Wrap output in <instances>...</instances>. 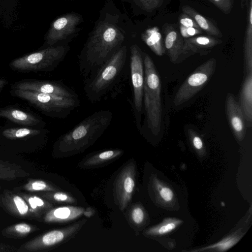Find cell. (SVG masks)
<instances>
[{
	"mask_svg": "<svg viewBox=\"0 0 252 252\" xmlns=\"http://www.w3.org/2000/svg\"><path fill=\"white\" fill-rule=\"evenodd\" d=\"M124 35L114 25L101 22L79 57V67L85 81L93 77L121 47Z\"/></svg>",
	"mask_w": 252,
	"mask_h": 252,
	"instance_id": "cell-1",
	"label": "cell"
},
{
	"mask_svg": "<svg viewBox=\"0 0 252 252\" xmlns=\"http://www.w3.org/2000/svg\"><path fill=\"white\" fill-rule=\"evenodd\" d=\"M113 118V113L109 110L94 112L61 136L55 144L54 152L61 157L83 152L103 134Z\"/></svg>",
	"mask_w": 252,
	"mask_h": 252,
	"instance_id": "cell-2",
	"label": "cell"
},
{
	"mask_svg": "<svg viewBox=\"0 0 252 252\" xmlns=\"http://www.w3.org/2000/svg\"><path fill=\"white\" fill-rule=\"evenodd\" d=\"M144 82L143 101L148 129L154 135L158 134L161 125V81L150 56L143 54Z\"/></svg>",
	"mask_w": 252,
	"mask_h": 252,
	"instance_id": "cell-3",
	"label": "cell"
},
{
	"mask_svg": "<svg viewBox=\"0 0 252 252\" xmlns=\"http://www.w3.org/2000/svg\"><path fill=\"white\" fill-rule=\"evenodd\" d=\"M127 49L121 47L92 78L85 80L84 92L92 103L100 101L116 83L126 65Z\"/></svg>",
	"mask_w": 252,
	"mask_h": 252,
	"instance_id": "cell-4",
	"label": "cell"
},
{
	"mask_svg": "<svg viewBox=\"0 0 252 252\" xmlns=\"http://www.w3.org/2000/svg\"><path fill=\"white\" fill-rule=\"evenodd\" d=\"M13 90L15 96L28 101L53 117L64 118L80 104L79 98L62 97L30 90Z\"/></svg>",
	"mask_w": 252,
	"mask_h": 252,
	"instance_id": "cell-5",
	"label": "cell"
},
{
	"mask_svg": "<svg viewBox=\"0 0 252 252\" xmlns=\"http://www.w3.org/2000/svg\"><path fill=\"white\" fill-rule=\"evenodd\" d=\"M68 50L67 46H48L13 60L9 66L19 71H51L64 59Z\"/></svg>",
	"mask_w": 252,
	"mask_h": 252,
	"instance_id": "cell-6",
	"label": "cell"
},
{
	"mask_svg": "<svg viewBox=\"0 0 252 252\" xmlns=\"http://www.w3.org/2000/svg\"><path fill=\"white\" fill-rule=\"evenodd\" d=\"M87 222L83 219L63 228L56 229L34 238L23 244L21 252H38L51 250L72 238Z\"/></svg>",
	"mask_w": 252,
	"mask_h": 252,
	"instance_id": "cell-7",
	"label": "cell"
},
{
	"mask_svg": "<svg viewBox=\"0 0 252 252\" xmlns=\"http://www.w3.org/2000/svg\"><path fill=\"white\" fill-rule=\"evenodd\" d=\"M216 63V59L211 58L196 68L178 89L173 99L174 104L180 105L197 94L214 73Z\"/></svg>",
	"mask_w": 252,
	"mask_h": 252,
	"instance_id": "cell-8",
	"label": "cell"
},
{
	"mask_svg": "<svg viewBox=\"0 0 252 252\" xmlns=\"http://www.w3.org/2000/svg\"><path fill=\"white\" fill-rule=\"evenodd\" d=\"M130 68L133 89V109L136 123L139 128L143 105L144 67L142 51L137 45L130 48Z\"/></svg>",
	"mask_w": 252,
	"mask_h": 252,
	"instance_id": "cell-9",
	"label": "cell"
},
{
	"mask_svg": "<svg viewBox=\"0 0 252 252\" xmlns=\"http://www.w3.org/2000/svg\"><path fill=\"white\" fill-rule=\"evenodd\" d=\"M135 166L130 161L124 166L114 183V199L123 211L130 202L135 185Z\"/></svg>",
	"mask_w": 252,
	"mask_h": 252,
	"instance_id": "cell-10",
	"label": "cell"
},
{
	"mask_svg": "<svg viewBox=\"0 0 252 252\" xmlns=\"http://www.w3.org/2000/svg\"><path fill=\"white\" fill-rule=\"evenodd\" d=\"M12 89L30 90L68 98H78L77 94L67 86L55 81L25 79L14 84Z\"/></svg>",
	"mask_w": 252,
	"mask_h": 252,
	"instance_id": "cell-11",
	"label": "cell"
},
{
	"mask_svg": "<svg viewBox=\"0 0 252 252\" xmlns=\"http://www.w3.org/2000/svg\"><path fill=\"white\" fill-rule=\"evenodd\" d=\"M80 20V16L75 14H67L56 19L46 37L47 47L53 46L73 33Z\"/></svg>",
	"mask_w": 252,
	"mask_h": 252,
	"instance_id": "cell-12",
	"label": "cell"
},
{
	"mask_svg": "<svg viewBox=\"0 0 252 252\" xmlns=\"http://www.w3.org/2000/svg\"><path fill=\"white\" fill-rule=\"evenodd\" d=\"M225 110L232 132L238 140L242 141L246 134V121L238 102L234 94L230 93L226 96Z\"/></svg>",
	"mask_w": 252,
	"mask_h": 252,
	"instance_id": "cell-13",
	"label": "cell"
},
{
	"mask_svg": "<svg viewBox=\"0 0 252 252\" xmlns=\"http://www.w3.org/2000/svg\"><path fill=\"white\" fill-rule=\"evenodd\" d=\"M0 206L15 217L22 219L32 218L27 202L18 193L4 190L0 195Z\"/></svg>",
	"mask_w": 252,
	"mask_h": 252,
	"instance_id": "cell-14",
	"label": "cell"
},
{
	"mask_svg": "<svg viewBox=\"0 0 252 252\" xmlns=\"http://www.w3.org/2000/svg\"><path fill=\"white\" fill-rule=\"evenodd\" d=\"M85 208L74 206L53 208L43 216V220L48 223H66L75 220L83 215Z\"/></svg>",
	"mask_w": 252,
	"mask_h": 252,
	"instance_id": "cell-15",
	"label": "cell"
},
{
	"mask_svg": "<svg viewBox=\"0 0 252 252\" xmlns=\"http://www.w3.org/2000/svg\"><path fill=\"white\" fill-rule=\"evenodd\" d=\"M243 112L247 127L252 125V72L245 75L238 102Z\"/></svg>",
	"mask_w": 252,
	"mask_h": 252,
	"instance_id": "cell-16",
	"label": "cell"
},
{
	"mask_svg": "<svg viewBox=\"0 0 252 252\" xmlns=\"http://www.w3.org/2000/svg\"><path fill=\"white\" fill-rule=\"evenodd\" d=\"M220 40L211 37L198 36L187 38L184 40L183 54L199 53L204 55L210 49L220 43Z\"/></svg>",
	"mask_w": 252,
	"mask_h": 252,
	"instance_id": "cell-17",
	"label": "cell"
},
{
	"mask_svg": "<svg viewBox=\"0 0 252 252\" xmlns=\"http://www.w3.org/2000/svg\"><path fill=\"white\" fill-rule=\"evenodd\" d=\"M0 117L6 118L21 126H34L41 123L38 117L12 107L0 108Z\"/></svg>",
	"mask_w": 252,
	"mask_h": 252,
	"instance_id": "cell-18",
	"label": "cell"
},
{
	"mask_svg": "<svg viewBox=\"0 0 252 252\" xmlns=\"http://www.w3.org/2000/svg\"><path fill=\"white\" fill-rule=\"evenodd\" d=\"M164 45L170 61L176 63L179 57L183 54L184 40L181 35L174 29H168L165 38Z\"/></svg>",
	"mask_w": 252,
	"mask_h": 252,
	"instance_id": "cell-19",
	"label": "cell"
},
{
	"mask_svg": "<svg viewBox=\"0 0 252 252\" xmlns=\"http://www.w3.org/2000/svg\"><path fill=\"white\" fill-rule=\"evenodd\" d=\"M124 153L121 149H111L97 152L82 161L81 166L92 168L100 166L119 158Z\"/></svg>",
	"mask_w": 252,
	"mask_h": 252,
	"instance_id": "cell-20",
	"label": "cell"
},
{
	"mask_svg": "<svg viewBox=\"0 0 252 252\" xmlns=\"http://www.w3.org/2000/svg\"><path fill=\"white\" fill-rule=\"evenodd\" d=\"M182 10L184 14L194 20L199 28L205 31L208 34L218 37L222 36L221 32L213 23L199 14L190 6L184 5L182 7Z\"/></svg>",
	"mask_w": 252,
	"mask_h": 252,
	"instance_id": "cell-21",
	"label": "cell"
},
{
	"mask_svg": "<svg viewBox=\"0 0 252 252\" xmlns=\"http://www.w3.org/2000/svg\"><path fill=\"white\" fill-rule=\"evenodd\" d=\"M252 8L251 0L249 20L244 46V70L245 75L252 72Z\"/></svg>",
	"mask_w": 252,
	"mask_h": 252,
	"instance_id": "cell-22",
	"label": "cell"
},
{
	"mask_svg": "<svg viewBox=\"0 0 252 252\" xmlns=\"http://www.w3.org/2000/svg\"><path fill=\"white\" fill-rule=\"evenodd\" d=\"M143 40L157 56H161L165 53L162 36L157 28L148 29L141 35Z\"/></svg>",
	"mask_w": 252,
	"mask_h": 252,
	"instance_id": "cell-23",
	"label": "cell"
},
{
	"mask_svg": "<svg viewBox=\"0 0 252 252\" xmlns=\"http://www.w3.org/2000/svg\"><path fill=\"white\" fill-rule=\"evenodd\" d=\"M29 176L30 173L20 165L0 160V180L12 181L17 178H24Z\"/></svg>",
	"mask_w": 252,
	"mask_h": 252,
	"instance_id": "cell-24",
	"label": "cell"
},
{
	"mask_svg": "<svg viewBox=\"0 0 252 252\" xmlns=\"http://www.w3.org/2000/svg\"><path fill=\"white\" fill-rule=\"evenodd\" d=\"M38 229L39 228L36 226L22 222L5 228L2 230V234L7 237L22 238Z\"/></svg>",
	"mask_w": 252,
	"mask_h": 252,
	"instance_id": "cell-25",
	"label": "cell"
},
{
	"mask_svg": "<svg viewBox=\"0 0 252 252\" xmlns=\"http://www.w3.org/2000/svg\"><path fill=\"white\" fill-rule=\"evenodd\" d=\"M22 189L31 192L55 191L60 189L54 185L44 180L31 179L20 187Z\"/></svg>",
	"mask_w": 252,
	"mask_h": 252,
	"instance_id": "cell-26",
	"label": "cell"
},
{
	"mask_svg": "<svg viewBox=\"0 0 252 252\" xmlns=\"http://www.w3.org/2000/svg\"><path fill=\"white\" fill-rule=\"evenodd\" d=\"M41 133L39 129L27 127H13L4 130L2 135L9 139H21L37 135Z\"/></svg>",
	"mask_w": 252,
	"mask_h": 252,
	"instance_id": "cell-27",
	"label": "cell"
},
{
	"mask_svg": "<svg viewBox=\"0 0 252 252\" xmlns=\"http://www.w3.org/2000/svg\"><path fill=\"white\" fill-rule=\"evenodd\" d=\"M40 196L50 201L60 203L72 204L77 202L69 193L59 191H45L39 193Z\"/></svg>",
	"mask_w": 252,
	"mask_h": 252,
	"instance_id": "cell-28",
	"label": "cell"
},
{
	"mask_svg": "<svg viewBox=\"0 0 252 252\" xmlns=\"http://www.w3.org/2000/svg\"><path fill=\"white\" fill-rule=\"evenodd\" d=\"M182 221L175 219H167L160 225L149 228L146 233L150 235H161L173 230Z\"/></svg>",
	"mask_w": 252,
	"mask_h": 252,
	"instance_id": "cell-29",
	"label": "cell"
},
{
	"mask_svg": "<svg viewBox=\"0 0 252 252\" xmlns=\"http://www.w3.org/2000/svg\"><path fill=\"white\" fill-rule=\"evenodd\" d=\"M238 241L236 237H227L218 243L202 248L197 251H203L209 249H216L219 251H225L233 246Z\"/></svg>",
	"mask_w": 252,
	"mask_h": 252,
	"instance_id": "cell-30",
	"label": "cell"
},
{
	"mask_svg": "<svg viewBox=\"0 0 252 252\" xmlns=\"http://www.w3.org/2000/svg\"><path fill=\"white\" fill-rule=\"evenodd\" d=\"M145 213L143 209L138 205L133 206L129 211V219L134 225H139L144 221Z\"/></svg>",
	"mask_w": 252,
	"mask_h": 252,
	"instance_id": "cell-31",
	"label": "cell"
},
{
	"mask_svg": "<svg viewBox=\"0 0 252 252\" xmlns=\"http://www.w3.org/2000/svg\"><path fill=\"white\" fill-rule=\"evenodd\" d=\"M141 8L147 11L153 10L159 7L163 0H133Z\"/></svg>",
	"mask_w": 252,
	"mask_h": 252,
	"instance_id": "cell-32",
	"label": "cell"
},
{
	"mask_svg": "<svg viewBox=\"0 0 252 252\" xmlns=\"http://www.w3.org/2000/svg\"><path fill=\"white\" fill-rule=\"evenodd\" d=\"M156 188L159 192L161 198L166 202L171 201L174 196L173 191L167 187H163L159 184L158 180L155 182Z\"/></svg>",
	"mask_w": 252,
	"mask_h": 252,
	"instance_id": "cell-33",
	"label": "cell"
},
{
	"mask_svg": "<svg viewBox=\"0 0 252 252\" xmlns=\"http://www.w3.org/2000/svg\"><path fill=\"white\" fill-rule=\"evenodd\" d=\"M188 134L193 146L198 151H201L203 149V141L198 134L192 128L188 129Z\"/></svg>",
	"mask_w": 252,
	"mask_h": 252,
	"instance_id": "cell-34",
	"label": "cell"
},
{
	"mask_svg": "<svg viewBox=\"0 0 252 252\" xmlns=\"http://www.w3.org/2000/svg\"><path fill=\"white\" fill-rule=\"evenodd\" d=\"M223 13H230L233 6V0H209Z\"/></svg>",
	"mask_w": 252,
	"mask_h": 252,
	"instance_id": "cell-35",
	"label": "cell"
},
{
	"mask_svg": "<svg viewBox=\"0 0 252 252\" xmlns=\"http://www.w3.org/2000/svg\"><path fill=\"white\" fill-rule=\"evenodd\" d=\"M180 24L187 28H194L196 29H200V28L196 24V23L186 15H182V17L180 19Z\"/></svg>",
	"mask_w": 252,
	"mask_h": 252,
	"instance_id": "cell-36",
	"label": "cell"
},
{
	"mask_svg": "<svg viewBox=\"0 0 252 252\" xmlns=\"http://www.w3.org/2000/svg\"><path fill=\"white\" fill-rule=\"evenodd\" d=\"M3 248H4V249H3V252H21L20 248L17 249L15 248H13L12 247L9 246L8 245L0 244V252H1V250Z\"/></svg>",
	"mask_w": 252,
	"mask_h": 252,
	"instance_id": "cell-37",
	"label": "cell"
},
{
	"mask_svg": "<svg viewBox=\"0 0 252 252\" xmlns=\"http://www.w3.org/2000/svg\"><path fill=\"white\" fill-rule=\"evenodd\" d=\"M187 32L189 37L200 33L201 31L200 29L191 27L187 28Z\"/></svg>",
	"mask_w": 252,
	"mask_h": 252,
	"instance_id": "cell-38",
	"label": "cell"
},
{
	"mask_svg": "<svg viewBox=\"0 0 252 252\" xmlns=\"http://www.w3.org/2000/svg\"><path fill=\"white\" fill-rule=\"evenodd\" d=\"M95 210L91 207H88L85 209L83 215L87 218H91L95 214Z\"/></svg>",
	"mask_w": 252,
	"mask_h": 252,
	"instance_id": "cell-39",
	"label": "cell"
},
{
	"mask_svg": "<svg viewBox=\"0 0 252 252\" xmlns=\"http://www.w3.org/2000/svg\"><path fill=\"white\" fill-rule=\"evenodd\" d=\"M187 27H185L182 25H181L180 26V32L181 35L185 38H188L189 37V35L187 33Z\"/></svg>",
	"mask_w": 252,
	"mask_h": 252,
	"instance_id": "cell-40",
	"label": "cell"
},
{
	"mask_svg": "<svg viewBox=\"0 0 252 252\" xmlns=\"http://www.w3.org/2000/svg\"><path fill=\"white\" fill-rule=\"evenodd\" d=\"M7 82L5 79H0V92L7 84Z\"/></svg>",
	"mask_w": 252,
	"mask_h": 252,
	"instance_id": "cell-41",
	"label": "cell"
},
{
	"mask_svg": "<svg viewBox=\"0 0 252 252\" xmlns=\"http://www.w3.org/2000/svg\"><path fill=\"white\" fill-rule=\"evenodd\" d=\"M0 188H1V187H0Z\"/></svg>",
	"mask_w": 252,
	"mask_h": 252,
	"instance_id": "cell-42",
	"label": "cell"
}]
</instances>
